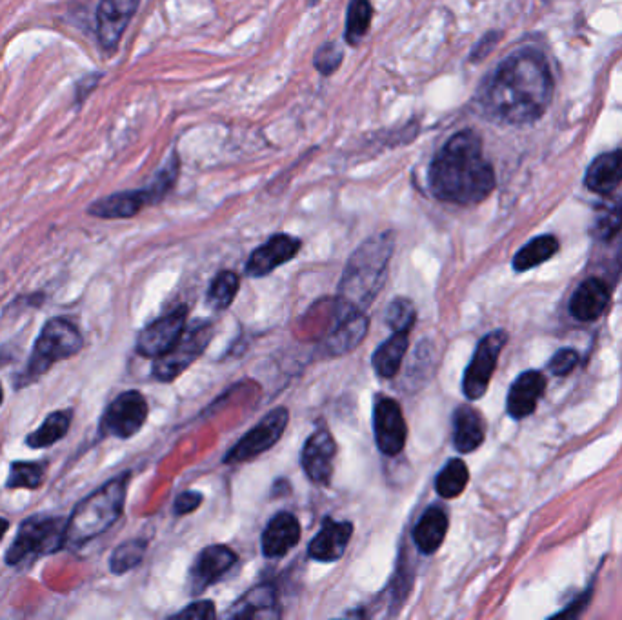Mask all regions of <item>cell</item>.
<instances>
[{"mask_svg": "<svg viewBox=\"0 0 622 620\" xmlns=\"http://www.w3.org/2000/svg\"><path fill=\"white\" fill-rule=\"evenodd\" d=\"M553 97L550 64L533 48L502 60L482 90V106L493 119L522 126L541 119Z\"/></svg>", "mask_w": 622, "mask_h": 620, "instance_id": "1", "label": "cell"}, {"mask_svg": "<svg viewBox=\"0 0 622 620\" xmlns=\"http://www.w3.org/2000/svg\"><path fill=\"white\" fill-rule=\"evenodd\" d=\"M428 184L437 199L457 206H475L495 190V171L484 157L482 137L461 130L446 140L433 157Z\"/></svg>", "mask_w": 622, "mask_h": 620, "instance_id": "2", "label": "cell"}, {"mask_svg": "<svg viewBox=\"0 0 622 620\" xmlns=\"http://www.w3.org/2000/svg\"><path fill=\"white\" fill-rule=\"evenodd\" d=\"M395 237L392 231H384L372 239L364 240L348 260L341 284L339 302L341 315L364 313L381 291L386 270L392 259Z\"/></svg>", "mask_w": 622, "mask_h": 620, "instance_id": "3", "label": "cell"}, {"mask_svg": "<svg viewBox=\"0 0 622 620\" xmlns=\"http://www.w3.org/2000/svg\"><path fill=\"white\" fill-rule=\"evenodd\" d=\"M131 473H121L82 499L68 519L66 548H81L121 519Z\"/></svg>", "mask_w": 622, "mask_h": 620, "instance_id": "4", "label": "cell"}, {"mask_svg": "<svg viewBox=\"0 0 622 620\" xmlns=\"http://www.w3.org/2000/svg\"><path fill=\"white\" fill-rule=\"evenodd\" d=\"M84 348L81 330L66 317H55L42 326L26 368L15 377V388H28L61 360L71 359Z\"/></svg>", "mask_w": 622, "mask_h": 620, "instance_id": "5", "label": "cell"}, {"mask_svg": "<svg viewBox=\"0 0 622 620\" xmlns=\"http://www.w3.org/2000/svg\"><path fill=\"white\" fill-rule=\"evenodd\" d=\"M179 173H181V159L173 151L168 162L164 164V168L153 177L148 186L139 188V190L113 193L108 197L95 200L88 208V215L104 220L131 219L139 215L144 208L155 206L162 199H166V195L177 184Z\"/></svg>", "mask_w": 622, "mask_h": 620, "instance_id": "6", "label": "cell"}, {"mask_svg": "<svg viewBox=\"0 0 622 620\" xmlns=\"http://www.w3.org/2000/svg\"><path fill=\"white\" fill-rule=\"evenodd\" d=\"M68 519L55 515H33L24 520L17 537L6 551V564L19 566L24 560L53 555L66 548Z\"/></svg>", "mask_w": 622, "mask_h": 620, "instance_id": "7", "label": "cell"}, {"mask_svg": "<svg viewBox=\"0 0 622 620\" xmlns=\"http://www.w3.org/2000/svg\"><path fill=\"white\" fill-rule=\"evenodd\" d=\"M211 335H213L211 324L197 322L186 328L181 339L173 344V348L155 359L153 377L161 382H171L181 377L182 373L204 353L206 346L210 344Z\"/></svg>", "mask_w": 622, "mask_h": 620, "instance_id": "8", "label": "cell"}, {"mask_svg": "<svg viewBox=\"0 0 622 620\" xmlns=\"http://www.w3.org/2000/svg\"><path fill=\"white\" fill-rule=\"evenodd\" d=\"M508 342V333L504 330H495L482 337L477 344L472 360L464 371L462 379V391L468 400L481 399L488 391L493 371L497 368V362L501 357L502 350Z\"/></svg>", "mask_w": 622, "mask_h": 620, "instance_id": "9", "label": "cell"}, {"mask_svg": "<svg viewBox=\"0 0 622 620\" xmlns=\"http://www.w3.org/2000/svg\"><path fill=\"white\" fill-rule=\"evenodd\" d=\"M288 420H290V413L286 408H275L270 413H266L261 422L257 426H253L224 455L222 462L224 464H241V462H248V460L259 457L264 451L271 450L281 440L282 433L288 426Z\"/></svg>", "mask_w": 622, "mask_h": 620, "instance_id": "10", "label": "cell"}, {"mask_svg": "<svg viewBox=\"0 0 622 620\" xmlns=\"http://www.w3.org/2000/svg\"><path fill=\"white\" fill-rule=\"evenodd\" d=\"M148 402L141 391H124L111 400L101 420L102 437L130 439L141 431L148 419Z\"/></svg>", "mask_w": 622, "mask_h": 620, "instance_id": "11", "label": "cell"}, {"mask_svg": "<svg viewBox=\"0 0 622 620\" xmlns=\"http://www.w3.org/2000/svg\"><path fill=\"white\" fill-rule=\"evenodd\" d=\"M188 308L181 306L177 310L162 315L161 319L153 320L137 337L135 350L146 359H157L166 351L173 348V344L181 339L186 330Z\"/></svg>", "mask_w": 622, "mask_h": 620, "instance_id": "12", "label": "cell"}, {"mask_svg": "<svg viewBox=\"0 0 622 620\" xmlns=\"http://www.w3.org/2000/svg\"><path fill=\"white\" fill-rule=\"evenodd\" d=\"M373 431H375V442L384 455L395 457L404 450L408 428H406V420H404L397 400L381 397L375 402Z\"/></svg>", "mask_w": 622, "mask_h": 620, "instance_id": "13", "label": "cell"}, {"mask_svg": "<svg viewBox=\"0 0 622 620\" xmlns=\"http://www.w3.org/2000/svg\"><path fill=\"white\" fill-rule=\"evenodd\" d=\"M141 0H101L95 13L97 40L104 51L117 50L124 31L133 15L139 10Z\"/></svg>", "mask_w": 622, "mask_h": 620, "instance_id": "14", "label": "cell"}, {"mask_svg": "<svg viewBox=\"0 0 622 620\" xmlns=\"http://www.w3.org/2000/svg\"><path fill=\"white\" fill-rule=\"evenodd\" d=\"M337 455V444L328 430H317L304 442L301 453L302 470L319 486L330 484Z\"/></svg>", "mask_w": 622, "mask_h": 620, "instance_id": "15", "label": "cell"}, {"mask_svg": "<svg viewBox=\"0 0 622 620\" xmlns=\"http://www.w3.org/2000/svg\"><path fill=\"white\" fill-rule=\"evenodd\" d=\"M299 250L301 240L286 233H277L251 253L250 259L246 262V273L255 279L266 277L282 264L290 262Z\"/></svg>", "mask_w": 622, "mask_h": 620, "instance_id": "16", "label": "cell"}, {"mask_svg": "<svg viewBox=\"0 0 622 620\" xmlns=\"http://www.w3.org/2000/svg\"><path fill=\"white\" fill-rule=\"evenodd\" d=\"M237 562V553L228 546L215 544L199 553L190 571L191 593H202L228 573Z\"/></svg>", "mask_w": 622, "mask_h": 620, "instance_id": "17", "label": "cell"}, {"mask_svg": "<svg viewBox=\"0 0 622 620\" xmlns=\"http://www.w3.org/2000/svg\"><path fill=\"white\" fill-rule=\"evenodd\" d=\"M546 390V377L541 371L530 370L521 373L510 388L506 399V411L515 420L530 417L537 410V404Z\"/></svg>", "mask_w": 622, "mask_h": 620, "instance_id": "18", "label": "cell"}, {"mask_svg": "<svg viewBox=\"0 0 622 620\" xmlns=\"http://www.w3.org/2000/svg\"><path fill=\"white\" fill-rule=\"evenodd\" d=\"M612 291L606 280L601 277H590L582 280L579 288L573 291L570 300V315L581 322H592L601 317L610 304Z\"/></svg>", "mask_w": 622, "mask_h": 620, "instance_id": "19", "label": "cell"}, {"mask_svg": "<svg viewBox=\"0 0 622 620\" xmlns=\"http://www.w3.org/2000/svg\"><path fill=\"white\" fill-rule=\"evenodd\" d=\"M301 540V524L293 513L281 511L268 522L262 533V553L268 559H281Z\"/></svg>", "mask_w": 622, "mask_h": 620, "instance_id": "20", "label": "cell"}, {"mask_svg": "<svg viewBox=\"0 0 622 620\" xmlns=\"http://www.w3.org/2000/svg\"><path fill=\"white\" fill-rule=\"evenodd\" d=\"M352 535V522H337L328 517L322 522V528L317 533V537L311 540L308 555L319 562H335L344 555V551L352 540Z\"/></svg>", "mask_w": 622, "mask_h": 620, "instance_id": "21", "label": "cell"}, {"mask_svg": "<svg viewBox=\"0 0 622 620\" xmlns=\"http://www.w3.org/2000/svg\"><path fill=\"white\" fill-rule=\"evenodd\" d=\"M281 615L277 606V593L270 584H261L251 588L231 606L226 619L253 620L277 619Z\"/></svg>", "mask_w": 622, "mask_h": 620, "instance_id": "22", "label": "cell"}, {"mask_svg": "<svg viewBox=\"0 0 622 620\" xmlns=\"http://www.w3.org/2000/svg\"><path fill=\"white\" fill-rule=\"evenodd\" d=\"M366 333H368V317L364 313L339 315L337 326L324 340V351L328 357L346 355L361 344Z\"/></svg>", "mask_w": 622, "mask_h": 620, "instance_id": "23", "label": "cell"}, {"mask_svg": "<svg viewBox=\"0 0 622 620\" xmlns=\"http://www.w3.org/2000/svg\"><path fill=\"white\" fill-rule=\"evenodd\" d=\"M584 182L588 190L602 197L619 190L622 184V148L606 151L593 159Z\"/></svg>", "mask_w": 622, "mask_h": 620, "instance_id": "24", "label": "cell"}, {"mask_svg": "<svg viewBox=\"0 0 622 620\" xmlns=\"http://www.w3.org/2000/svg\"><path fill=\"white\" fill-rule=\"evenodd\" d=\"M592 237L602 246H610L622 239V191L604 195V200L595 211Z\"/></svg>", "mask_w": 622, "mask_h": 620, "instance_id": "25", "label": "cell"}, {"mask_svg": "<svg viewBox=\"0 0 622 620\" xmlns=\"http://www.w3.org/2000/svg\"><path fill=\"white\" fill-rule=\"evenodd\" d=\"M448 526H450L448 513L439 506H432L424 511L421 519L413 528V542L417 550L424 555H432L439 550L446 539Z\"/></svg>", "mask_w": 622, "mask_h": 620, "instance_id": "26", "label": "cell"}, {"mask_svg": "<svg viewBox=\"0 0 622 620\" xmlns=\"http://www.w3.org/2000/svg\"><path fill=\"white\" fill-rule=\"evenodd\" d=\"M486 437V426L481 413L464 404L457 408L453 415V444L461 453H472L479 450Z\"/></svg>", "mask_w": 622, "mask_h": 620, "instance_id": "27", "label": "cell"}, {"mask_svg": "<svg viewBox=\"0 0 622 620\" xmlns=\"http://www.w3.org/2000/svg\"><path fill=\"white\" fill-rule=\"evenodd\" d=\"M408 346H410V331H395L392 337L384 340L373 353L372 366L375 373L384 379L395 377L399 373Z\"/></svg>", "mask_w": 622, "mask_h": 620, "instance_id": "28", "label": "cell"}, {"mask_svg": "<svg viewBox=\"0 0 622 620\" xmlns=\"http://www.w3.org/2000/svg\"><path fill=\"white\" fill-rule=\"evenodd\" d=\"M71 420H73V411L57 410L50 413L41 426L37 430L31 431L26 437V446L31 450H46L53 446L55 442L64 439L70 431Z\"/></svg>", "mask_w": 622, "mask_h": 620, "instance_id": "29", "label": "cell"}, {"mask_svg": "<svg viewBox=\"0 0 622 620\" xmlns=\"http://www.w3.org/2000/svg\"><path fill=\"white\" fill-rule=\"evenodd\" d=\"M559 240L553 235H541L530 240L526 246H522L521 250L515 253L513 257V270L528 271L544 264L546 260L552 259L559 251Z\"/></svg>", "mask_w": 622, "mask_h": 620, "instance_id": "30", "label": "cell"}, {"mask_svg": "<svg viewBox=\"0 0 622 620\" xmlns=\"http://www.w3.org/2000/svg\"><path fill=\"white\" fill-rule=\"evenodd\" d=\"M373 6L370 0H352L346 13V28L344 40L350 46H359L368 35L372 26Z\"/></svg>", "mask_w": 622, "mask_h": 620, "instance_id": "31", "label": "cell"}, {"mask_svg": "<svg viewBox=\"0 0 622 620\" xmlns=\"http://www.w3.org/2000/svg\"><path fill=\"white\" fill-rule=\"evenodd\" d=\"M468 482H470V470L464 464V460L452 459L448 460V464L439 471L435 479V490L442 499H455L466 490Z\"/></svg>", "mask_w": 622, "mask_h": 620, "instance_id": "32", "label": "cell"}, {"mask_svg": "<svg viewBox=\"0 0 622 620\" xmlns=\"http://www.w3.org/2000/svg\"><path fill=\"white\" fill-rule=\"evenodd\" d=\"M44 473H46V464L42 462L15 460L10 464L6 488L8 490H21V488L39 490L44 482Z\"/></svg>", "mask_w": 622, "mask_h": 620, "instance_id": "33", "label": "cell"}, {"mask_svg": "<svg viewBox=\"0 0 622 620\" xmlns=\"http://www.w3.org/2000/svg\"><path fill=\"white\" fill-rule=\"evenodd\" d=\"M148 550V540L130 539L119 544L110 557V571L113 575H124L141 564Z\"/></svg>", "mask_w": 622, "mask_h": 620, "instance_id": "34", "label": "cell"}, {"mask_svg": "<svg viewBox=\"0 0 622 620\" xmlns=\"http://www.w3.org/2000/svg\"><path fill=\"white\" fill-rule=\"evenodd\" d=\"M239 291V277L235 271H221L211 280L208 290V304L213 310H226Z\"/></svg>", "mask_w": 622, "mask_h": 620, "instance_id": "35", "label": "cell"}, {"mask_svg": "<svg viewBox=\"0 0 622 620\" xmlns=\"http://www.w3.org/2000/svg\"><path fill=\"white\" fill-rule=\"evenodd\" d=\"M415 306L410 299H393L386 310L384 322L393 331H410L415 324Z\"/></svg>", "mask_w": 622, "mask_h": 620, "instance_id": "36", "label": "cell"}, {"mask_svg": "<svg viewBox=\"0 0 622 620\" xmlns=\"http://www.w3.org/2000/svg\"><path fill=\"white\" fill-rule=\"evenodd\" d=\"M342 59H344V51H342L341 44L330 40V42H324L321 48L315 51L313 66L324 77H330L341 68Z\"/></svg>", "mask_w": 622, "mask_h": 620, "instance_id": "37", "label": "cell"}, {"mask_svg": "<svg viewBox=\"0 0 622 620\" xmlns=\"http://www.w3.org/2000/svg\"><path fill=\"white\" fill-rule=\"evenodd\" d=\"M577 364H579V353L575 350H570V348H564V350H559L553 355L548 366H550V371H552L553 375L564 377L570 371L575 370Z\"/></svg>", "mask_w": 622, "mask_h": 620, "instance_id": "38", "label": "cell"}, {"mask_svg": "<svg viewBox=\"0 0 622 620\" xmlns=\"http://www.w3.org/2000/svg\"><path fill=\"white\" fill-rule=\"evenodd\" d=\"M173 617H177V619L211 620L217 617V611H215V604L210 600H199V602H193L179 613H175Z\"/></svg>", "mask_w": 622, "mask_h": 620, "instance_id": "39", "label": "cell"}, {"mask_svg": "<svg viewBox=\"0 0 622 620\" xmlns=\"http://www.w3.org/2000/svg\"><path fill=\"white\" fill-rule=\"evenodd\" d=\"M202 495L197 491H184L177 499H175V506H173V513L175 515H190L193 511L197 510L201 506Z\"/></svg>", "mask_w": 622, "mask_h": 620, "instance_id": "40", "label": "cell"}, {"mask_svg": "<svg viewBox=\"0 0 622 620\" xmlns=\"http://www.w3.org/2000/svg\"><path fill=\"white\" fill-rule=\"evenodd\" d=\"M501 37L502 35L499 31H490V33H486V35L477 42V46L473 48L470 60H472V62H481L484 57H488V55L495 50V46H497V42L501 40Z\"/></svg>", "mask_w": 622, "mask_h": 620, "instance_id": "41", "label": "cell"}, {"mask_svg": "<svg viewBox=\"0 0 622 620\" xmlns=\"http://www.w3.org/2000/svg\"><path fill=\"white\" fill-rule=\"evenodd\" d=\"M102 73H93V75H86L84 79L77 82V88H75V104L81 106L84 99H88L91 95V91L97 88V84L101 82Z\"/></svg>", "mask_w": 622, "mask_h": 620, "instance_id": "42", "label": "cell"}, {"mask_svg": "<svg viewBox=\"0 0 622 620\" xmlns=\"http://www.w3.org/2000/svg\"><path fill=\"white\" fill-rule=\"evenodd\" d=\"M10 530V522L4 519V517H0V542L4 539V535H6V531Z\"/></svg>", "mask_w": 622, "mask_h": 620, "instance_id": "43", "label": "cell"}, {"mask_svg": "<svg viewBox=\"0 0 622 620\" xmlns=\"http://www.w3.org/2000/svg\"><path fill=\"white\" fill-rule=\"evenodd\" d=\"M8 357H4V355H0V366H2V364H6V362H8Z\"/></svg>", "mask_w": 622, "mask_h": 620, "instance_id": "44", "label": "cell"}, {"mask_svg": "<svg viewBox=\"0 0 622 620\" xmlns=\"http://www.w3.org/2000/svg\"><path fill=\"white\" fill-rule=\"evenodd\" d=\"M2 400H4V390H2V384H0V404H2Z\"/></svg>", "mask_w": 622, "mask_h": 620, "instance_id": "45", "label": "cell"}]
</instances>
